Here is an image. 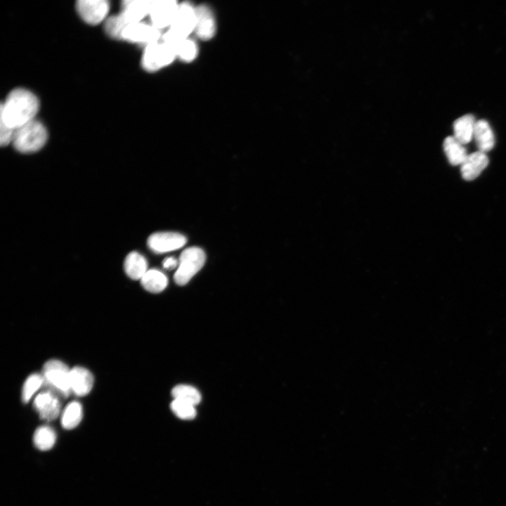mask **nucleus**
I'll use <instances>...</instances> for the list:
<instances>
[{
	"mask_svg": "<svg viewBox=\"0 0 506 506\" xmlns=\"http://www.w3.org/2000/svg\"><path fill=\"white\" fill-rule=\"evenodd\" d=\"M38 98L31 91L17 88L11 91L1 104L0 119L15 130L34 119L39 110Z\"/></svg>",
	"mask_w": 506,
	"mask_h": 506,
	"instance_id": "obj_1",
	"label": "nucleus"
},
{
	"mask_svg": "<svg viewBox=\"0 0 506 506\" xmlns=\"http://www.w3.org/2000/svg\"><path fill=\"white\" fill-rule=\"evenodd\" d=\"M195 22L196 8L188 2L179 4L172 24L162 36V41L172 45L181 39L188 38L195 31Z\"/></svg>",
	"mask_w": 506,
	"mask_h": 506,
	"instance_id": "obj_3",
	"label": "nucleus"
},
{
	"mask_svg": "<svg viewBox=\"0 0 506 506\" xmlns=\"http://www.w3.org/2000/svg\"><path fill=\"white\" fill-rule=\"evenodd\" d=\"M179 5L172 0L153 1L149 14L150 24L160 30L169 27L174 20Z\"/></svg>",
	"mask_w": 506,
	"mask_h": 506,
	"instance_id": "obj_8",
	"label": "nucleus"
},
{
	"mask_svg": "<svg viewBox=\"0 0 506 506\" xmlns=\"http://www.w3.org/2000/svg\"><path fill=\"white\" fill-rule=\"evenodd\" d=\"M162 266L164 269L171 270L179 266V262L176 258L169 257L162 261Z\"/></svg>",
	"mask_w": 506,
	"mask_h": 506,
	"instance_id": "obj_29",
	"label": "nucleus"
},
{
	"mask_svg": "<svg viewBox=\"0 0 506 506\" xmlns=\"http://www.w3.org/2000/svg\"><path fill=\"white\" fill-rule=\"evenodd\" d=\"M70 374V369L63 361L49 360L43 367L44 385L59 397H67L71 393Z\"/></svg>",
	"mask_w": 506,
	"mask_h": 506,
	"instance_id": "obj_4",
	"label": "nucleus"
},
{
	"mask_svg": "<svg viewBox=\"0 0 506 506\" xmlns=\"http://www.w3.org/2000/svg\"><path fill=\"white\" fill-rule=\"evenodd\" d=\"M143 288L153 293H159L163 291L168 284L167 276L156 269L148 270L141 279Z\"/></svg>",
	"mask_w": 506,
	"mask_h": 506,
	"instance_id": "obj_20",
	"label": "nucleus"
},
{
	"mask_svg": "<svg viewBox=\"0 0 506 506\" xmlns=\"http://www.w3.org/2000/svg\"><path fill=\"white\" fill-rule=\"evenodd\" d=\"M174 399L179 400L193 406L197 405L201 401V395L195 387L187 384H179L171 390Z\"/></svg>",
	"mask_w": 506,
	"mask_h": 506,
	"instance_id": "obj_24",
	"label": "nucleus"
},
{
	"mask_svg": "<svg viewBox=\"0 0 506 506\" xmlns=\"http://www.w3.org/2000/svg\"><path fill=\"white\" fill-rule=\"evenodd\" d=\"M33 407L41 419L52 421L58 417L61 404L59 396L46 389L36 396Z\"/></svg>",
	"mask_w": 506,
	"mask_h": 506,
	"instance_id": "obj_11",
	"label": "nucleus"
},
{
	"mask_svg": "<svg viewBox=\"0 0 506 506\" xmlns=\"http://www.w3.org/2000/svg\"><path fill=\"white\" fill-rule=\"evenodd\" d=\"M109 8V2L105 0H79L76 4L80 17L91 25L102 22L106 18Z\"/></svg>",
	"mask_w": 506,
	"mask_h": 506,
	"instance_id": "obj_9",
	"label": "nucleus"
},
{
	"mask_svg": "<svg viewBox=\"0 0 506 506\" xmlns=\"http://www.w3.org/2000/svg\"><path fill=\"white\" fill-rule=\"evenodd\" d=\"M205 261L204 251L197 247L184 249L179 260L174 279L179 285H184L201 269Z\"/></svg>",
	"mask_w": 506,
	"mask_h": 506,
	"instance_id": "obj_5",
	"label": "nucleus"
},
{
	"mask_svg": "<svg viewBox=\"0 0 506 506\" xmlns=\"http://www.w3.org/2000/svg\"><path fill=\"white\" fill-rule=\"evenodd\" d=\"M47 136L44 126L33 119L15 130L12 142L19 152L30 153L40 150L46 143Z\"/></svg>",
	"mask_w": 506,
	"mask_h": 506,
	"instance_id": "obj_2",
	"label": "nucleus"
},
{
	"mask_svg": "<svg viewBox=\"0 0 506 506\" xmlns=\"http://www.w3.org/2000/svg\"><path fill=\"white\" fill-rule=\"evenodd\" d=\"M126 275L132 280H140L148 271L145 257L137 252H130L124 264Z\"/></svg>",
	"mask_w": 506,
	"mask_h": 506,
	"instance_id": "obj_18",
	"label": "nucleus"
},
{
	"mask_svg": "<svg viewBox=\"0 0 506 506\" xmlns=\"http://www.w3.org/2000/svg\"><path fill=\"white\" fill-rule=\"evenodd\" d=\"M44 385V378L41 374L33 373L25 379L22 389V401L27 403Z\"/></svg>",
	"mask_w": 506,
	"mask_h": 506,
	"instance_id": "obj_26",
	"label": "nucleus"
},
{
	"mask_svg": "<svg viewBox=\"0 0 506 506\" xmlns=\"http://www.w3.org/2000/svg\"><path fill=\"white\" fill-rule=\"evenodd\" d=\"M170 407L173 413L182 420H192L196 415L195 406L186 402L174 399Z\"/></svg>",
	"mask_w": 506,
	"mask_h": 506,
	"instance_id": "obj_27",
	"label": "nucleus"
},
{
	"mask_svg": "<svg viewBox=\"0 0 506 506\" xmlns=\"http://www.w3.org/2000/svg\"><path fill=\"white\" fill-rule=\"evenodd\" d=\"M465 145L460 143L454 136H448L443 141V150L448 162L452 165H461L468 154Z\"/></svg>",
	"mask_w": 506,
	"mask_h": 506,
	"instance_id": "obj_19",
	"label": "nucleus"
},
{
	"mask_svg": "<svg viewBox=\"0 0 506 506\" xmlns=\"http://www.w3.org/2000/svg\"><path fill=\"white\" fill-rule=\"evenodd\" d=\"M160 37V30L152 24L141 21L129 24L123 32L122 39L147 46L159 41Z\"/></svg>",
	"mask_w": 506,
	"mask_h": 506,
	"instance_id": "obj_7",
	"label": "nucleus"
},
{
	"mask_svg": "<svg viewBox=\"0 0 506 506\" xmlns=\"http://www.w3.org/2000/svg\"><path fill=\"white\" fill-rule=\"evenodd\" d=\"M15 130L0 119V144L6 146L13 141Z\"/></svg>",
	"mask_w": 506,
	"mask_h": 506,
	"instance_id": "obj_28",
	"label": "nucleus"
},
{
	"mask_svg": "<svg viewBox=\"0 0 506 506\" xmlns=\"http://www.w3.org/2000/svg\"><path fill=\"white\" fill-rule=\"evenodd\" d=\"M93 376L85 368L76 366L70 369V384L71 392L76 396H84L88 394L93 386Z\"/></svg>",
	"mask_w": 506,
	"mask_h": 506,
	"instance_id": "obj_13",
	"label": "nucleus"
},
{
	"mask_svg": "<svg viewBox=\"0 0 506 506\" xmlns=\"http://www.w3.org/2000/svg\"><path fill=\"white\" fill-rule=\"evenodd\" d=\"M56 440V434L55 431L46 425L39 427L34 433V444L41 450H48L52 448Z\"/></svg>",
	"mask_w": 506,
	"mask_h": 506,
	"instance_id": "obj_22",
	"label": "nucleus"
},
{
	"mask_svg": "<svg viewBox=\"0 0 506 506\" xmlns=\"http://www.w3.org/2000/svg\"><path fill=\"white\" fill-rule=\"evenodd\" d=\"M176 57L171 46L163 41H157L145 46L141 64L146 71L155 72L169 65Z\"/></svg>",
	"mask_w": 506,
	"mask_h": 506,
	"instance_id": "obj_6",
	"label": "nucleus"
},
{
	"mask_svg": "<svg viewBox=\"0 0 506 506\" xmlns=\"http://www.w3.org/2000/svg\"><path fill=\"white\" fill-rule=\"evenodd\" d=\"M171 46L174 48L176 56L185 62H190L197 56V45L188 38L181 39Z\"/></svg>",
	"mask_w": 506,
	"mask_h": 506,
	"instance_id": "obj_25",
	"label": "nucleus"
},
{
	"mask_svg": "<svg viewBox=\"0 0 506 506\" xmlns=\"http://www.w3.org/2000/svg\"><path fill=\"white\" fill-rule=\"evenodd\" d=\"M488 164V158L485 153L479 150L472 153L467 155L460 165L462 176L467 181L474 180L479 176Z\"/></svg>",
	"mask_w": 506,
	"mask_h": 506,
	"instance_id": "obj_14",
	"label": "nucleus"
},
{
	"mask_svg": "<svg viewBox=\"0 0 506 506\" xmlns=\"http://www.w3.org/2000/svg\"><path fill=\"white\" fill-rule=\"evenodd\" d=\"M83 416L82 406L77 401L69 403L61 414V424L64 429L75 428L81 422Z\"/></svg>",
	"mask_w": 506,
	"mask_h": 506,
	"instance_id": "obj_21",
	"label": "nucleus"
},
{
	"mask_svg": "<svg viewBox=\"0 0 506 506\" xmlns=\"http://www.w3.org/2000/svg\"><path fill=\"white\" fill-rule=\"evenodd\" d=\"M216 30V21L212 10L205 5L196 7V35L200 39L209 40L214 36Z\"/></svg>",
	"mask_w": 506,
	"mask_h": 506,
	"instance_id": "obj_12",
	"label": "nucleus"
},
{
	"mask_svg": "<svg viewBox=\"0 0 506 506\" xmlns=\"http://www.w3.org/2000/svg\"><path fill=\"white\" fill-rule=\"evenodd\" d=\"M153 1L126 0L122 3V13L129 23L141 22L149 15Z\"/></svg>",
	"mask_w": 506,
	"mask_h": 506,
	"instance_id": "obj_15",
	"label": "nucleus"
},
{
	"mask_svg": "<svg viewBox=\"0 0 506 506\" xmlns=\"http://www.w3.org/2000/svg\"><path fill=\"white\" fill-rule=\"evenodd\" d=\"M129 24L130 23L120 13L107 18L104 28L106 34L111 38L122 39L123 32Z\"/></svg>",
	"mask_w": 506,
	"mask_h": 506,
	"instance_id": "obj_23",
	"label": "nucleus"
},
{
	"mask_svg": "<svg viewBox=\"0 0 506 506\" xmlns=\"http://www.w3.org/2000/svg\"><path fill=\"white\" fill-rule=\"evenodd\" d=\"M476 122L474 116L469 114L458 118L453 123L454 138L463 145L470 142Z\"/></svg>",
	"mask_w": 506,
	"mask_h": 506,
	"instance_id": "obj_17",
	"label": "nucleus"
},
{
	"mask_svg": "<svg viewBox=\"0 0 506 506\" xmlns=\"http://www.w3.org/2000/svg\"><path fill=\"white\" fill-rule=\"evenodd\" d=\"M473 138L479 151L486 153L494 146L495 137L489 124L484 119L476 122Z\"/></svg>",
	"mask_w": 506,
	"mask_h": 506,
	"instance_id": "obj_16",
	"label": "nucleus"
},
{
	"mask_svg": "<svg viewBox=\"0 0 506 506\" xmlns=\"http://www.w3.org/2000/svg\"><path fill=\"white\" fill-rule=\"evenodd\" d=\"M186 238L179 233L159 232L152 234L148 239L149 248L161 254L178 249L186 243Z\"/></svg>",
	"mask_w": 506,
	"mask_h": 506,
	"instance_id": "obj_10",
	"label": "nucleus"
}]
</instances>
